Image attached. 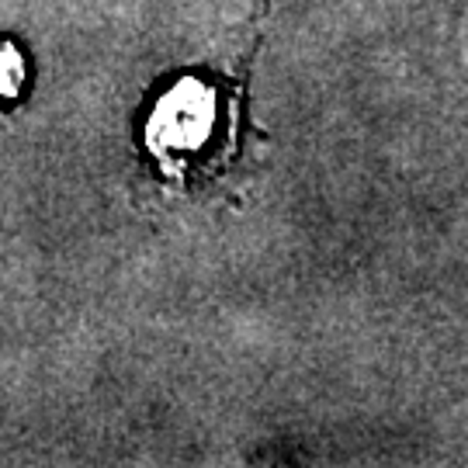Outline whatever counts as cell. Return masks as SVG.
Segmentation results:
<instances>
[{
    "label": "cell",
    "mask_w": 468,
    "mask_h": 468,
    "mask_svg": "<svg viewBox=\"0 0 468 468\" xmlns=\"http://www.w3.org/2000/svg\"><path fill=\"white\" fill-rule=\"evenodd\" d=\"M233 112L229 98H222L212 80L177 77L170 90L146 104L143 139L146 153L160 160L164 170L187 174L208 167L212 153L226 135V118Z\"/></svg>",
    "instance_id": "obj_1"
},
{
    "label": "cell",
    "mask_w": 468,
    "mask_h": 468,
    "mask_svg": "<svg viewBox=\"0 0 468 468\" xmlns=\"http://www.w3.org/2000/svg\"><path fill=\"white\" fill-rule=\"evenodd\" d=\"M28 80L25 52L11 38H0V104H15Z\"/></svg>",
    "instance_id": "obj_2"
}]
</instances>
